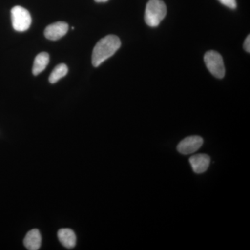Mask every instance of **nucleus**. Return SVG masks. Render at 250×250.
<instances>
[{
  "label": "nucleus",
  "instance_id": "f8f14e48",
  "mask_svg": "<svg viewBox=\"0 0 250 250\" xmlns=\"http://www.w3.org/2000/svg\"><path fill=\"white\" fill-rule=\"evenodd\" d=\"M221 4L225 5L229 9H235L236 8L237 4L236 0H218Z\"/></svg>",
  "mask_w": 250,
  "mask_h": 250
},
{
  "label": "nucleus",
  "instance_id": "9d476101",
  "mask_svg": "<svg viewBox=\"0 0 250 250\" xmlns=\"http://www.w3.org/2000/svg\"><path fill=\"white\" fill-rule=\"evenodd\" d=\"M49 62V56L47 52H41L36 56L33 65V75H38L43 71Z\"/></svg>",
  "mask_w": 250,
  "mask_h": 250
},
{
  "label": "nucleus",
  "instance_id": "20e7f679",
  "mask_svg": "<svg viewBox=\"0 0 250 250\" xmlns=\"http://www.w3.org/2000/svg\"><path fill=\"white\" fill-rule=\"evenodd\" d=\"M11 21L15 30L22 32L29 29L31 17L29 11L21 6H16L11 9Z\"/></svg>",
  "mask_w": 250,
  "mask_h": 250
},
{
  "label": "nucleus",
  "instance_id": "f03ea898",
  "mask_svg": "<svg viewBox=\"0 0 250 250\" xmlns=\"http://www.w3.org/2000/svg\"><path fill=\"white\" fill-rule=\"evenodd\" d=\"M167 8L162 0H149L146 6L145 21L148 26L156 27L165 18Z\"/></svg>",
  "mask_w": 250,
  "mask_h": 250
},
{
  "label": "nucleus",
  "instance_id": "9b49d317",
  "mask_svg": "<svg viewBox=\"0 0 250 250\" xmlns=\"http://www.w3.org/2000/svg\"><path fill=\"white\" fill-rule=\"evenodd\" d=\"M68 72V67L64 63H61L55 67L53 71L50 74L49 77V81L51 83H55L60 79L65 77Z\"/></svg>",
  "mask_w": 250,
  "mask_h": 250
},
{
  "label": "nucleus",
  "instance_id": "1a4fd4ad",
  "mask_svg": "<svg viewBox=\"0 0 250 250\" xmlns=\"http://www.w3.org/2000/svg\"><path fill=\"white\" fill-rule=\"evenodd\" d=\"M42 238L40 231L37 229H34L29 231L24 239V245L27 250H37L40 249Z\"/></svg>",
  "mask_w": 250,
  "mask_h": 250
},
{
  "label": "nucleus",
  "instance_id": "f257e3e1",
  "mask_svg": "<svg viewBox=\"0 0 250 250\" xmlns=\"http://www.w3.org/2000/svg\"><path fill=\"white\" fill-rule=\"evenodd\" d=\"M121 46L119 38L115 35H108L98 41L92 54V63L94 67H98L111 57Z\"/></svg>",
  "mask_w": 250,
  "mask_h": 250
},
{
  "label": "nucleus",
  "instance_id": "7ed1b4c3",
  "mask_svg": "<svg viewBox=\"0 0 250 250\" xmlns=\"http://www.w3.org/2000/svg\"><path fill=\"white\" fill-rule=\"evenodd\" d=\"M205 62L207 69L213 76L223 79L225 75V67L223 57L216 51L210 50L205 55Z\"/></svg>",
  "mask_w": 250,
  "mask_h": 250
},
{
  "label": "nucleus",
  "instance_id": "423d86ee",
  "mask_svg": "<svg viewBox=\"0 0 250 250\" xmlns=\"http://www.w3.org/2000/svg\"><path fill=\"white\" fill-rule=\"evenodd\" d=\"M68 24L66 22H57L49 24L45 28L44 34L47 39L57 41L62 39L68 31Z\"/></svg>",
  "mask_w": 250,
  "mask_h": 250
},
{
  "label": "nucleus",
  "instance_id": "4468645a",
  "mask_svg": "<svg viewBox=\"0 0 250 250\" xmlns=\"http://www.w3.org/2000/svg\"><path fill=\"white\" fill-rule=\"evenodd\" d=\"M96 2H106V1H108V0H95Z\"/></svg>",
  "mask_w": 250,
  "mask_h": 250
},
{
  "label": "nucleus",
  "instance_id": "0eeeda50",
  "mask_svg": "<svg viewBox=\"0 0 250 250\" xmlns=\"http://www.w3.org/2000/svg\"><path fill=\"white\" fill-rule=\"evenodd\" d=\"M189 161L194 172L197 174H202L208 170L210 159L207 154H199L191 156Z\"/></svg>",
  "mask_w": 250,
  "mask_h": 250
},
{
  "label": "nucleus",
  "instance_id": "ddd939ff",
  "mask_svg": "<svg viewBox=\"0 0 250 250\" xmlns=\"http://www.w3.org/2000/svg\"><path fill=\"white\" fill-rule=\"evenodd\" d=\"M243 47H244L245 50L247 52L250 53V36L248 35V37L246 38V41L244 42V45H243Z\"/></svg>",
  "mask_w": 250,
  "mask_h": 250
},
{
  "label": "nucleus",
  "instance_id": "6e6552de",
  "mask_svg": "<svg viewBox=\"0 0 250 250\" xmlns=\"http://www.w3.org/2000/svg\"><path fill=\"white\" fill-rule=\"evenodd\" d=\"M57 236H58L59 241L65 248L72 249L76 246V234L70 229H61L59 230Z\"/></svg>",
  "mask_w": 250,
  "mask_h": 250
},
{
  "label": "nucleus",
  "instance_id": "39448f33",
  "mask_svg": "<svg viewBox=\"0 0 250 250\" xmlns=\"http://www.w3.org/2000/svg\"><path fill=\"white\" fill-rule=\"evenodd\" d=\"M204 141L201 136H190L182 140L177 146V151L182 154H187L195 153L202 147Z\"/></svg>",
  "mask_w": 250,
  "mask_h": 250
}]
</instances>
